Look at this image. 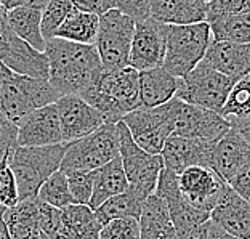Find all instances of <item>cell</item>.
Masks as SVG:
<instances>
[{
	"label": "cell",
	"mask_w": 250,
	"mask_h": 239,
	"mask_svg": "<svg viewBox=\"0 0 250 239\" xmlns=\"http://www.w3.org/2000/svg\"><path fill=\"white\" fill-rule=\"evenodd\" d=\"M48 60V82L62 95H81L104 71L95 45L53 37L43 50Z\"/></svg>",
	"instance_id": "cell-1"
},
{
	"label": "cell",
	"mask_w": 250,
	"mask_h": 239,
	"mask_svg": "<svg viewBox=\"0 0 250 239\" xmlns=\"http://www.w3.org/2000/svg\"><path fill=\"white\" fill-rule=\"evenodd\" d=\"M79 96L104 116L106 122H119L141 106L140 71L132 66L103 71Z\"/></svg>",
	"instance_id": "cell-2"
},
{
	"label": "cell",
	"mask_w": 250,
	"mask_h": 239,
	"mask_svg": "<svg viewBox=\"0 0 250 239\" xmlns=\"http://www.w3.org/2000/svg\"><path fill=\"white\" fill-rule=\"evenodd\" d=\"M67 145L48 146H18L8 156V164L18 181L20 201L37 197L41 186L50 175L60 170Z\"/></svg>",
	"instance_id": "cell-3"
},
{
	"label": "cell",
	"mask_w": 250,
	"mask_h": 239,
	"mask_svg": "<svg viewBox=\"0 0 250 239\" xmlns=\"http://www.w3.org/2000/svg\"><path fill=\"white\" fill-rule=\"evenodd\" d=\"M213 34L207 21L167 26V50L164 67L173 76L185 77L204 60Z\"/></svg>",
	"instance_id": "cell-4"
},
{
	"label": "cell",
	"mask_w": 250,
	"mask_h": 239,
	"mask_svg": "<svg viewBox=\"0 0 250 239\" xmlns=\"http://www.w3.org/2000/svg\"><path fill=\"white\" fill-rule=\"evenodd\" d=\"M60 93L48 79L24 76L11 71L0 92V112L20 124L22 117L47 105L56 103Z\"/></svg>",
	"instance_id": "cell-5"
},
{
	"label": "cell",
	"mask_w": 250,
	"mask_h": 239,
	"mask_svg": "<svg viewBox=\"0 0 250 239\" xmlns=\"http://www.w3.org/2000/svg\"><path fill=\"white\" fill-rule=\"evenodd\" d=\"M117 156H121L117 122H107L95 132L71 141L60 170L64 174L74 170H96Z\"/></svg>",
	"instance_id": "cell-6"
},
{
	"label": "cell",
	"mask_w": 250,
	"mask_h": 239,
	"mask_svg": "<svg viewBox=\"0 0 250 239\" xmlns=\"http://www.w3.org/2000/svg\"><path fill=\"white\" fill-rule=\"evenodd\" d=\"M135 24L136 22L130 16L117 8L107 10L100 16L95 47L106 71L130 66Z\"/></svg>",
	"instance_id": "cell-7"
},
{
	"label": "cell",
	"mask_w": 250,
	"mask_h": 239,
	"mask_svg": "<svg viewBox=\"0 0 250 239\" xmlns=\"http://www.w3.org/2000/svg\"><path fill=\"white\" fill-rule=\"evenodd\" d=\"M234 84L228 76L201 61L185 77H180L175 96L185 103L220 112Z\"/></svg>",
	"instance_id": "cell-8"
},
{
	"label": "cell",
	"mask_w": 250,
	"mask_h": 239,
	"mask_svg": "<svg viewBox=\"0 0 250 239\" xmlns=\"http://www.w3.org/2000/svg\"><path fill=\"white\" fill-rule=\"evenodd\" d=\"M122 122L136 145L151 154H161L167 138L173 133V103L170 100L156 108H136L124 116Z\"/></svg>",
	"instance_id": "cell-9"
},
{
	"label": "cell",
	"mask_w": 250,
	"mask_h": 239,
	"mask_svg": "<svg viewBox=\"0 0 250 239\" xmlns=\"http://www.w3.org/2000/svg\"><path fill=\"white\" fill-rule=\"evenodd\" d=\"M117 129L121 138V159L128 185L151 196L156 193L159 175L164 169V159L161 154H151L136 145L122 121L117 122Z\"/></svg>",
	"instance_id": "cell-10"
},
{
	"label": "cell",
	"mask_w": 250,
	"mask_h": 239,
	"mask_svg": "<svg viewBox=\"0 0 250 239\" xmlns=\"http://www.w3.org/2000/svg\"><path fill=\"white\" fill-rule=\"evenodd\" d=\"M173 103V133L189 138L217 141L231 129L229 122L217 111L194 106L172 98Z\"/></svg>",
	"instance_id": "cell-11"
},
{
	"label": "cell",
	"mask_w": 250,
	"mask_h": 239,
	"mask_svg": "<svg viewBox=\"0 0 250 239\" xmlns=\"http://www.w3.org/2000/svg\"><path fill=\"white\" fill-rule=\"evenodd\" d=\"M178 186L188 204L202 212H212L228 183L207 166H191L178 174Z\"/></svg>",
	"instance_id": "cell-12"
},
{
	"label": "cell",
	"mask_w": 250,
	"mask_h": 239,
	"mask_svg": "<svg viewBox=\"0 0 250 239\" xmlns=\"http://www.w3.org/2000/svg\"><path fill=\"white\" fill-rule=\"evenodd\" d=\"M167 26L152 16L136 22L130 50V66L136 71H145L164 65L167 50Z\"/></svg>",
	"instance_id": "cell-13"
},
{
	"label": "cell",
	"mask_w": 250,
	"mask_h": 239,
	"mask_svg": "<svg viewBox=\"0 0 250 239\" xmlns=\"http://www.w3.org/2000/svg\"><path fill=\"white\" fill-rule=\"evenodd\" d=\"M55 105L60 114L64 143L82 138L95 132L101 125L107 124L104 116L79 95H62L56 100Z\"/></svg>",
	"instance_id": "cell-14"
},
{
	"label": "cell",
	"mask_w": 250,
	"mask_h": 239,
	"mask_svg": "<svg viewBox=\"0 0 250 239\" xmlns=\"http://www.w3.org/2000/svg\"><path fill=\"white\" fill-rule=\"evenodd\" d=\"M156 195H159L166 201L170 217H172L175 228H177L178 238L210 220L208 212L197 210L191 204L186 202L178 186V174H175L166 167L162 169L161 175H159Z\"/></svg>",
	"instance_id": "cell-15"
},
{
	"label": "cell",
	"mask_w": 250,
	"mask_h": 239,
	"mask_svg": "<svg viewBox=\"0 0 250 239\" xmlns=\"http://www.w3.org/2000/svg\"><path fill=\"white\" fill-rule=\"evenodd\" d=\"M64 143L56 105H47L22 117L18 124V146H48Z\"/></svg>",
	"instance_id": "cell-16"
},
{
	"label": "cell",
	"mask_w": 250,
	"mask_h": 239,
	"mask_svg": "<svg viewBox=\"0 0 250 239\" xmlns=\"http://www.w3.org/2000/svg\"><path fill=\"white\" fill-rule=\"evenodd\" d=\"M215 141L201 138H189L172 133L162 148L161 156L164 159V167L175 174L183 172L191 166L210 167V156Z\"/></svg>",
	"instance_id": "cell-17"
},
{
	"label": "cell",
	"mask_w": 250,
	"mask_h": 239,
	"mask_svg": "<svg viewBox=\"0 0 250 239\" xmlns=\"http://www.w3.org/2000/svg\"><path fill=\"white\" fill-rule=\"evenodd\" d=\"M210 220L239 239H250V202L229 185L210 212Z\"/></svg>",
	"instance_id": "cell-18"
},
{
	"label": "cell",
	"mask_w": 250,
	"mask_h": 239,
	"mask_svg": "<svg viewBox=\"0 0 250 239\" xmlns=\"http://www.w3.org/2000/svg\"><path fill=\"white\" fill-rule=\"evenodd\" d=\"M202 61L237 82L250 74V43L212 41Z\"/></svg>",
	"instance_id": "cell-19"
},
{
	"label": "cell",
	"mask_w": 250,
	"mask_h": 239,
	"mask_svg": "<svg viewBox=\"0 0 250 239\" xmlns=\"http://www.w3.org/2000/svg\"><path fill=\"white\" fill-rule=\"evenodd\" d=\"M250 159V145L236 130L229 129L215 141L210 156V169H213L226 183H229L244 164Z\"/></svg>",
	"instance_id": "cell-20"
},
{
	"label": "cell",
	"mask_w": 250,
	"mask_h": 239,
	"mask_svg": "<svg viewBox=\"0 0 250 239\" xmlns=\"http://www.w3.org/2000/svg\"><path fill=\"white\" fill-rule=\"evenodd\" d=\"M138 221L140 239H180L166 201L156 193L147 196Z\"/></svg>",
	"instance_id": "cell-21"
},
{
	"label": "cell",
	"mask_w": 250,
	"mask_h": 239,
	"mask_svg": "<svg viewBox=\"0 0 250 239\" xmlns=\"http://www.w3.org/2000/svg\"><path fill=\"white\" fill-rule=\"evenodd\" d=\"M180 77L170 74L164 66L140 71V108L166 105L177 93Z\"/></svg>",
	"instance_id": "cell-22"
},
{
	"label": "cell",
	"mask_w": 250,
	"mask_h": 239,
	"mask_svg": "<svg viewBox=\"0 0 250 239\" xmlns=\"http://www.w3.org/2000/svg\"><path fill=\"white\" fill-rule=\"evenodd\" d=\"M151 16L166 24H191L207 20L206 0H151Z\"/></svg>",
	"instance_id": "cell-23"
},
{
	"label": "cell",
	"mask_w": 250,
	"mask_h": 239,
	"mask_svg": "<svg viewBox=\"0 0 250 239\" xmlns=\"http://www.w3.org/2000/svg\"><path fill=\"white\" fill-rule=\"evenodd\" d=\"M5 225L11 239H31L41 233V201L39 197L21 199L3 214Z\"/></svg>",
	"instance_id": "cell-24"
},
{
	"label": "cell",
	"mask_w": 250,
	"mask_h": 239,
	"mask_svg": "<svg viewBox=\"0 0 250 239\" xmlns=\"http://www.w3.org/2000/svg\"><path fill=\"white\" fill-rule=\"evenodd\" d=\"M127 188H128V180L122 166V159L121 156H117L112 161L95 170L93 195L92 199H90L88 207L93 210L98 209L109 197L125 191Z\"/></svg>",
	"instance_id": "cell-25"
},
{
	"label": "cell",
	"mask_w": 250,
	"mask_h": 239,
	"mask_svg": "<svg viewBox=\"0 0 250 239\" xmlns=\"http://www.w3.org/2000/svg\"><path fill=\"white\" fill-rule=\"evenodd\" d=\"M146 199L147 196L145 193H141L138 188L128 185L125 191L109 197L98 209H95V215L101 223V226L109 223L111 220H117V218L138 220Z\"/></svg>",
	"instance_id": "cell-26"
},
{
	"label": "cell",
	"mask_w": 250,
	"mask_h": 239,
	"mask_svg": "<svg viewBox=\"0 0 250 239\" xmlns=\"http://www.w3.org/2000/svg\"><path fill=\"white\" fill-rule=\"evenodd\" d=\"M8 22L11 29L18 37L27 42L39 52L45 50V41L42 34V11L26 8V7H15L7 10Z\"/></svg>",
	"instance_id": "cell-27"
},
{
	"label": "cell",
	"mask_w": 250,
	"mask_h": 239,
	"mask_svg": "<svg viewBox=\"0 0 250 239\" xmlns=\"http://www.w3.org/2000/svg\"><path fill=\"white\" fill-rule=\"evenodd\" d=\"M100 16L95 13H87L74 8L64 22L55 32V37L66 39V41L95 45L98 36Z\"/></svg>",
	"instance_id": "cell-28"
},
{
	"label": "cell",
	"mask_w": 250,
	"mask_h": 239,
	"mask_svg": "<svg viewBox=\"0 0 250 239\" xmlns=\"http://www.w3.org/2000/svg\"><path fill=\"white\" fill-rule=\"evenodd\" d=\"M213 41L250 43V10L210 24Z\"/></svg>",
	"instance_id": "cell-29"
},
{
	"label": "cell",
	"mask_w": 250,
	"mask_h": 239,
	"mask_svg": "<svg viewBox=\"0 0 250 239\" xmlns=\"http://www.w3.org/2000/svg\"><path fill=\"white\" fill-rule=\"evenodd\" d=\"M220 114L228 122L250 117V74L232 85Z\"/></svg>",
	"instance_id": "cell-30"
},
{
	"label": "cell",
	"mask_w": 250,
	"mask_h": 239,
	"mask_svg": "<svg viewBox=\"0 0 250 239\" xmlns=\"http://www.w3.org/2000/svg\"><path fill=\"white\" fill-rule=\"evenodd\" d=\"M37 197L42 202L48 204L53 207H67L74 204V197L71 195L69 183H67V177L62 170H56L53 175H50L42 183L41 190L37 193Z\"/></svg>",
	"instance_id": "cell-31"
},
{
	"label": "cell",
	"mask_w": 250,
	"mask_h": 239,
	"mask_svg": "<svg viewBox=\"0 0 250 239\" xmlns=\"http://www.w3.org/2000/svg\"><path fill=\"white\" fill-rule=\"evenodd\" d=\"M74 10V5L69 0H50L47 7L42 10V34L45 41L55 37V32L64 22Z\"/></svg>",
	"instance_id": "cell-32"
},
{
	"label": "cell",
	"mask_w": 250,
	"mask_h": 239,
	"mask_svg": "<svg viewBox=\"0 0 250 239\" xmlns=\"http://www.w3.org/2000/svg\"><path fill=\"white\" fill-rule=\"evenodd\" d=\"M66 177L67 183H69L71 195L74 197V204L88 206L93 195L95 170H74V172H67Z\"/></svg>",
	"instance_id": "cell-33"
},
{
	"label": "cell",
	"mask_w": 250,
	"mask_h": 239,
	"mask_svg": "<svg viewBox=\"0 0 250 239\" xmlns=\"http://www.w3.org/2000/svg\"><path fill=\"white\" fill-rule=\"evenodd\" d=\"M250 10L249 0H208L207 2V22L213 24L232 15Z\"/></svg>",
	"instance_id": "cell-34"
},
{
	"label": "cell",
	"mask_w": 250,
	"mask_h": 239,
	"mask_svg": "<svg viewBox=\"0 0 250 239\" xmlns=\"http://www.w3.org/2000/svg\"><path fill=\"white\" fill-rule=\"evenodd\" d=\"M8 156L0 161V204L5 207H13L20 202V191L18 181L8 164Z\"/></svg>",
	"instance_id": "cell-35"
},
{
	"label": "cell",
	"mask_w": 250,
	"mask_h": 239,
	"mask_svg": "<svg viewBox=\"0 0 250 239\" xmlns=\"http://www.w3.org/2000/svg\"><path fill=\"white\" fill-rule=\"evenodd\" d=\"M100 239H140V221L136 218H117L103 225Z\"/></svg>",
	"instance_id": "cell-36"
},
{
	"label": "cell",
	"mask_w": 250,
	"mask_h": 239,
	"mask_svg": "<svg viewBox=\"0 0 250 239\" xmlns=\"http://www.w3.org/2000/svg\"><path fill=\"white\" fill-rule=\"evenodd\" d=\"M18 148V124L0 112V161Z\"/></svg>",
	"instance_id": "cell-37"
},
{
	"label": "cell",
	"mask_w": 250,
	"mask_h": 239,
	"mask_svg": "<svg viewBox=\"0 0 250 239\" xmlns=\"http://www.w3.org/2000/svg\"><path fill=\"white\" fill-rule=\"evenodd\" d=\"M116 8L140 22L151 16V0H116Z\"/></svg>",
	"instance_id": "cell-38"
},
{
	"label": "cell",
	"mask_w": 250,
	"mask_h": 239,
	"mask_svg": "<svg viewBox=\"0 0 250 239\" xmlns=\"http://www.w3.org/2000/svg\"><path fill=\"white\" fill-rule=\"evenodd\" d=\"M228 185L237 195H241L244 199H247L250 202V159L237 170V174L231 178Z\"/></svg>",
	"instance_id": "cell-39"
},
{
	"label": "cell",
	"mask_w": 250,
	"mask_h": 239,
	"mask_svg": "<svg viewBox=\"0 0 250 239\" xmlns=\"http://www.w3.org/2000/svg\"><path fill=\"white\" fill-rule=\"evenodd\" d=\"M69 2L74 5L76 10L87 11V13H95L98 16H101L103 13H106L107 10L112 8L106 0H69Z\"/></svg>",
	"instance_id": "cell-40"
},
{
	"label": "cell",
	"mask_w": 250,
	"mask_h": 239,
	"mask_svg": "<svg viewBox=\"0 0 250 239\" xmlns=\"http://www.w3.org/2000/svg\"><path fill=\"white\" fill-rule=\"evenodd\" d=\"M50 0H8V3L5 5V8H15V7H26V8H34V10H43L47 7Z\"/></svg>",
	"instance_id": "cell-41"
},
{
	"label": "cell",
	"mask_w": 250,
	"mask_h": 239,
	"mask_svg": "<svg viewBox=\"0 0 250 239\" xmlns=\"http://www.w3.org/2000/svg\"><path fill=\"white\" fill-rule=\"evenodd\" d=\"M229 125L232 130H236L244 140L250 145V117L236 119V121H229Z\"/></svg>",
	"instance_id": "cell-42"
},
{
	"label": "cell",
	"mask_w": 250,
	"mask_h": 239,
	"mask_svg": "<svg viewBox=\"0 0 250 239\" xmlns=\"http://www.w3.org/2000/svg\"><path fill=\"white\" fill-rule=\"evenodd\" d=\"M207 239H239L237 236L231 235V233L220 228L218 225H215L212 220L207 221Z\"/></svg>",
	"instance_id": "cell-43"
},
{
	"label": "cell",
	"mask_w": 250,
	"mask_h": 239,
	"mask_svg": "<svg viewBox=\"0 0 250 239\" xmlns=\"http://www.w3.org/2000/svg\"><path fill=\"white\" fill-rule=\"evenodd\" d=\"M180 239H207V221L196 226L194 230H191L186 235H181Z\"/></svg>",
	"instance_id": "cell-44"
},
{
	"label": "cell",
	"mask_w": 250,
	"mask_h": 239,
	"mask_svg": "<svg viewBox=\"0 0 250 239\" xmlns=\"http://www.w3.org/2000/svg\"><path fill=\"white\" fill-rule=\"evenodd\" d=\"M5 206L0 204V239H8V230H7V225H5V220H3V214H5Z\"/></svg>",
	"instance_id": "cell-45"
},
{
	"label": "cell",
	"mask_w": 250,
	"mask_h": 239,
	"mask_svg": "<svg viewBox=\"0 0 250 239\" xmlns=\"http://www.w3.org/2000/svg\"><path fill=\"white\" fill-rule=\"evenodd\" d=\"M11 72V69L8 66H5L2 61H0V92H2V87H3V82L7 81L8 74Z\"/></svg>",
	"instance_id": "cell-46"
},
{
	"label": "cell",
	"mask_w": 250,
	"mask_h": 239,
	"mask_svg": "<svg viewBox=\"0 0 250 239\" xmlns=\"http://www.w3.org/2000/svg\"><path fill=\"white\" fill-rule=\"evenodd\" d=\"M79 239H100V231H90L87 235L81 236Z\"/></svg>",
	"instance_id": "cell-47"
},
{
	"label": "cell",
	"mask_w": 250,
	"mask_h": 239,
	"mask_svg": "<svg viewBox=\"0 0 250 239\" xmlns=\"http://www.w3.org/2000/svg\"><path fill=\"white\" fill-rule=\"evenodd\" d=\"M31 239H48V238H47V236H45V235H43V233L41 231V233H37V235H36V236H34V238H31Z\"/></svg>",
	"instance_id": "cell-48"
},
{
	"label": "cell",
	"mask_w": 250,
	"mask_h": 239,
	"mask_svg": "<svg viewBox=\"0 0 250 239\" xmlns=\"http://www.w3.org/2000/svg\"><path fill=\"white\" fill-rule=\"evenodd\" d=\"M106 2H107V3H109V5H111V7H112V8H116V0H106Z\"/></svg>",
	"instance_id": "cell-49"
},
{
	"label": "cell",
	"mask_w": 250,
	"mask_h": 239,
	"mask_svg": "<svg viewBox=\"0 0 250 239\" xmlns=\"http://www.w3.org/2000/svg\"><path fill=\"white\" fill-rule=\"evenodd\" d=\"M0 3H2V5H3V7H5V5H7V3H8V0H0Z\"/></svg>",
	"instance_id": "cell-50"
},
{
	"label": "cell",
	"mask_w": 250,
	"mask_h": 239,
	"mask_svg": "<svg viewBox=\"0 0 250 239\" xmlns=\"http://www.w3.org/2000/svg\"><path fill=\"white\" fill-rule=\"evenodd\" d=\"M206 2H208V0H206Z\"/></svg>",
	"instance_id": "cell-51"
},
{
	"label": "cell",
	"mask_w": 250,
	"mask_h": 239,
	"mask_svg": "<svg viewBox=\"0 0 250 239\" xmlns=\"http://www.w3.org/2000/svg\"><path fill=\"white\" fill-rule=\"evenodd\" d=\"M249 2H250V0H249Z\"/></svg>",
	"instance_id": "cell-52"
}]
</instances>
